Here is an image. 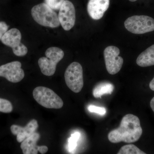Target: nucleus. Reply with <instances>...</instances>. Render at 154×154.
<instances>
[{
    "mask_svg": "<svg viewBox=\"0 0 154 154\" xmlns=\"http://www.w3.org/2000/svg\"><path fill=\"white\" fill-rule=\"evenodd\" d=\"M13 110V105L8 100L0 98V112L10 113Z\"/></svg>",
    "mask_w": 154,
    "mask_h": 154,
    "instance_id": "nucleus-18",
    "label": "nucleus"
},
{
    "mask_svg": "<svg viewBox=\"0 0 154 154\" xmlns=\"http://www.w3.org/2000/svg\"><path fill=\"white\" fill-rule=\"evenodd\" d=\"M149 88H150L151 90L152 91H154V77L153 79L149 83Z\"/></svg>",
    "mask_w": 154,
    "mask_h": 154,
    "instance_id": "nucleus-23",
    "label": "nucleus"
},
{
    "mask_svg": "<svg viewBox=\"0 0 154 154\" xmlns=\"http://www.w3.org/2000/svg\"><path fill=\"white\" fill-rule=\"evenodd\" d=\"M110 0H89L88 11L89 16L94 20L101 19L109 8Z\"/></svg>",
    "mask_w": 154,
    "mask_h": 154,
    "instance_id": "nucleus-12",
    "label": "nucleus"
},
{
    "mask_svg": "<svg viewBox=\"0 0 154 154\" xmlns=\"http://www.w3.org/2000/svg\"><path fill=\"white\" fill-rule=\"evenodd\" d=\"M9 26L4 22H0V40L5 33L8 31Z\"/></svg>",
    "mask_w": 154,
    "mask_h": 154,
    "instance_id": "nucleus-21",
    "label": "nucleus"
},
{
    "mask_svg": "<svg viewBox=\"0 0 154 154\" xmlns=\"http://www.w3.org/2000/svg\"><path fill=\"white\" fill-rule=\"evenodd\" d=\"M40 138V135L35 132L22 142L21 148L24 154H38V146L36 145Z\"/></svg>",
    "mask_w": 154,
    "mask_h": 154,
    "instance_id": "nucleus-13",
    "label": "nucleus"
},
{
    "mask_svg": "<svg viewBox=\"0 0 154 154\" xmlns=\"http://www.w3.org/2000/svg\"><path fill=\"white\" fill-rule=\"evenodd\" d=\"M136 146L133 144L127 145L120 149L117 154H146Z\"/></svg>",
    "mask_w": 154,
    "mask_h": 154,
    "instance_id": "nucleus-16",
    "label": "nucleus"
},
{
    "mask_svg": "<svg viewBox=\"0 0 154 154\" xmlns=\"http://www.w3.org/2000/svg\"><path fill=\"white\" fill-rule=\"evenodd\" d=\"M142 133L139 118L133 114H128L122 118L119 127L109 132L108 138L113 143L121 142L132 143L138 140Z\"/></svg>",
    "mask_w": 154,
    "mask_h": 154,
    "instance_id": "nucleus-1",
    "label": "nucleus"
},
{
    "mask_svg": "<svg viewBox=\"0 0 154 154\" xmlns=\"http://www.w3.org/2000/svg\"><path fill=\"white\" fill-rule=\"evenodd\" d=\"M31 13L33 19L42 26L55 28L60 25L57 14L45 3L34 6Z\"/></svg>",
    "mask_w": 154,
    "mask_h": 154,
    "instance_id": "nucleus-2",
    "label": "nucleus"
},
{
    "mask_svg": "<svg viewBox=\"0 0 154 154\" xmlns=\"http://www.w3.org/2000/svg\"><path fill=\"white\" fill-rule=\"evenodd\" d=\"M120 51L114 46H108L104 51L105 65L107 72L110 75H115L119 72L123 64V59L119 56Z\"/></svg>",
    "mask_w": 154,
    "mask_h": 154,
    "instance_id": "nucleus-8",
    "label": "nucleus"
},
{
    "mask_svg": "<svg viewBox=\"0 0 154 154\" xmlns=\"http://www.w3.org/2000/svg\"><path fill=\"white\" fill-rule=\"evenodd\" d=\"M48 151V148L45 146H38V152L42 154L46 153Z\"/></svg>",
    "mask_w": 154,
    "mask_h": 154,
    "instance_id": "nucleus-22",
    "label": "nucleus"
},
{
    "mask_svg": "<svg viewBox=\"0 0 154 154\" xmlns=\"http://www.w3.org/2000/svg\"><path fill=\"white\" fill-rule=\"evenodd\" d=\"M124 25L127 30L134 34H141L154 30V19L144 15L134 16L125 20Z\"/></svg>",
    "mask_w": 154,
    "mask_h": 154,
    "instance_id": "nucleus-5",
    "label": "nucleus"
},
{
    "mask_svg": "<svg viewBox=\"0 0 154 154\" xmlns=\"http://www.w3.org/2000/svg\"><path fill=\"white\" fill-rule=\"evenodd\" d=\"M129 1H130V2H136V1H137V0H129Z\"/></svg>",
    "mask_w": 154,
    "mask_h": 154,
    "instance_id": "nucleus-25",
    "label": "nucleus"
},
{
    "mask_svg": "<svg viewBox=\"0 0 154 154\" xmlns=\"http://www.w3.org/2000/svg\"><path fill=\"white\" fill-rule=\"evenodd\" d=\"M33 95L36 102L45 108L58 109L63 106L62 99L49 88L36 87L33 90Z\"/></svg>",
    "mask_w": 154,
    "mask_h": 154,
    "instance_id": "nucleus-4",
    "label": "nucleus"
},
{
    "mask_svg": "<svg viewBox=\"0 0 154 154\" xmlns=\"http://www.w3.org/2000/svg\"><path fill=\"white\" fill-rule=\"evenodd\" d=\"M136 63L139 66L143 67L154 65V45L147 48L138 56Z\"/></svg>",
    "mask_w": 154,
    "mask_h": 154,
    "instance_id": "nucleus-14",
    "label": "nucleus"
},
{
    "mask_svg": "<svg viewBox=\"0 0 154 154\" xmlns=\"http://www.w3.org/2000/svg\"><path fill=\"white\" fill-rule=\"evenodd\" d=\"M59 12V20L62 27L65 30H69L74 27L75 22V10L73 4L65 0Z\"/></svg>",
    "mask_w": 154,
    "mask_h": 154,
    "instance_id": "nucleus-9",
    "label": "nucleus"
},
{
    "mask_svg": "<svg viewBox=\"0 0 154 154\" xmlns=\"http://www.w3.org/2000/svg\"><path fill=\"white\" fill-rule=\"evenodd\" d=\"M22 64L19 61H14L0 66V76L6 78L12 83H18L25 77V73L21 68Z\"/></svg>",
    "mask_w": 154,
    "mask_h": 154,
    "instance_id": "nucleus-10",
    "label": "nucleus"
},
{
    "mask_svg": "<svg viewBox=\"0 0 154 154\" xmlns=\"http://www.w3.org/2000/svg\"><path fill=\"white\" fill-rule=\"evenodd\" d=\"M67 86L75 93H79L84 86L83 69L78 62H73L67 68L64 74Z\"/></svg>",
    "mask_w": 154,
    "mask_h": 154,
    "instance_id": "nucleus-6",
    "label": "nucleus"
},
{
    "mask_svg": "<svg viewBox=\"0 0 154 154\" xmlns=\"http://www.w3.org/2000/svg\"><path fill=\"white\" fill-rule=\"evenodd\" d=\"M65 0H45V3L53 10H59Z\"/></svg>",
    "mask_w": 154,
    "mask_h": 154,
    "instance_id": "nucleus-19",
    "label": "nucleus"
},
{
    "mask_svg": "<svg viewBox=\"0 0 154 154\" xmlns=\"http://www.w3.org/2000/svg\"><path fill=\"white\" fill-rule=\"evenodd\" d=\"M22 34L17 28H12L8 30L3 35L1 41L9 47L11 48L13 52L16 56H24L28 53V48L21 43Z\"/></svg>",
    "mask_w": 154,
    "mask_h": 154,
    "instance_id": "nucleus-7",
    "label": "nucleus"
},
{
    "mask_svg": "<svg viewBox=\"0 0 154 154\" xmlns=\"http://www.w3.org/2000/svg\"><path fill=\"white\" fill-rule=\"evenodd\" d=\"M80 137V134L78 132H75L71 135L68 139V149L69 152H72L75 149L77 143Z\"/></svg>",
    "mask_w": 154,
    "mask_h": 154,
    "instance_id": "nucleus-17",
    "label": "nucleus"
},
{
    "mask_svg": "<svg viewBox=\"0 0 154 154\" xmlns=\"http://www.w3.org/2000/svg\"><path fill=\"white\" fill-rule=\"evenodd\" d=\"M46 57L40 58L38 64L42 73L48 76H51L55 73L57 63L63 58L64 53L59 48L52 47L46 50Z\"/></svg>",
    "mask_w": 154,
    "mask_h": 154,
    "instance_id": "nucleus-3",
    "label": "nucleus"
},
{
    "mask_svg": "<svg viewBox=\"0 0 154 154\" xmlns=\"http://www.w3.org/2000/svg\"><path fill=\"white\" fill-rule=\"evenodd\" d=\"M38 127V122L36 119L30 120L25 127L13 125L11 126V132L17 136V141L22 143L26 138L30 136L36 131Z\"/></svg>",
    "mask_w": 154,
    "mask_h": 154,
    "instance_id": "nucleus-11",
    "label": "nucleus"
},
{
    "mask_svg": "<svg viewBox=\"0 0 154 154\" xmlns=\"http://www.w3.org/2000/svg\"><path fill=\"white\" fill-rule=\"evenodd\" d=\"M88 110L92 113H98L101 115H105L107 112L105 107H98L94 105H89L88 106Z\"/></svg>",
    "mask_w": 154,
    "mask_h": 154,
    "instance_id": "nucleus-20",
    "label": "nucleus"
},
{
    "mask_svg": "<svg viewBox=\"0 0 154 154\" xmlns=\"http://www.w3.org/2000/svg\"><path fill=\"white\" fill-rule=\"evenodd\" d=\"M150 105L151 108H152V110L154 113V97L151 100Z\"/></svg>",
    "mask_w": 154,
    "mask_h": 154,
    "instance_id": "nucleus-24",
    "label": "nucleus"
},
{
    "mask_svg": "<svg viewBox=\"0 0 154 154\" xmlns=\"http://www.w3.org/2000/svg\"><path fill=\"white\" fill-rule=\"evenodd\" d=\"M114 88V86L111 83L107 82L99 83L93 90V95L95 98H101L102 96L105 94H112Z\"/></svg>",
    "mask_w": 154,
    "mask_h": 154,
    "instance_id": "nucleus-15",
    "label": "nucleus"
}]
</instances>
